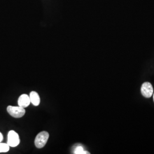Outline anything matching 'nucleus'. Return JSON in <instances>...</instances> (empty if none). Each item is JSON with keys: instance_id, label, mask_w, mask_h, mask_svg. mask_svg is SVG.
<instances>
[{"instance_id": "10", "label": "nucleus", "mask_w": 154, "mask_h": 154, "mask_svg": "<svg viewBox=\"0 0 154 154\" xmlns=\"http://www.w3.org/2000/svg\"><path fill=\"white\" fill-rule=\"evenodd\" d=\"M153 98H154V97H153Z\"/></svg>"}, {"instance_id": "1", "label": "nucleus", "mask_w": 154, "mask_h": 154, "mask_svg": "<svg viewBox=\"0 0 154 154\" xmlns=\"http://www.w3.org/2000/svg\"><path fill=\"white\" fill-rule=\"evenodd\" d=\"M49 138V134L47 131L39 132L36 136L34 144L37 148L42 149L46 145Z\"/></svg>"}, {"instance_id": "5", "label": "nucleus", "mask_w": 154, "mask_h": 154, "mask_svg": "<svg viewBox=\"0 0 154 154\" xmlns=\"http://www.w3.org/2000/svg\"><path fill=\"white\" fill-rule=\"evenodd\" d=\"M31 103L29 95L25 94L21 95L18 99V105L23 108H26Z\"/></svg>"}, {"instance_id": "7", "label": "nucleus", "mask_w": 154, "mask_h": 154, "mask_svg": "<svg viewBox=\"0 0 154 154\" xmlns=\"http://www.w3.org/2000/svg\"><path fill=\"white\" fill-rule=\"evenodd\" d=\"M74 154H90L88 151H85L82 146H79L75 147L74 151Z\"/></svg>"}, {"instance_id": "8", "label": "nucleus", "mask_w": 154, "mask_h": 154, "mask_svg": "<svg viewBox=\"0 0 154 154\" xmlns=\"http://www.w3.org/2000/svg\"><path fill=\"white\" fill-rule=\"evenodd\" d=\"M10 149V146L8 143H1L0 142V153L1 152H6Z\"/></svg>"}, {"instance_id": "2", "label": "nucleus", "mask_w": 154, "mask_h": 154, "mask_svg": "<svg viewBox=\"0 0 154 154\" xmlns=\"http://www.w3.org/2000/svg\"><path fill=\"white\" fill-rule=\"evenodd\" d=\"M8 112L13 117L15 118H20L26 113L25 108L20 106H9L7 107Z\"/></svg>"}, {"instance_id": "3", "label": "nucleus", "mask_w": 154, "mask_h": 154, "mask_svg": "<svg viewBox=\"0 0 154 154\" xmlns=\"http://www.w3.org/2000/svg\"><path fill=\"white\" fill-rule=\"evenodd\" d=\"M20 143V139L18 134L14 130H11L8 134V142L7 143L10 147H17Z\"/></svg>"}, {"instance_id": "4", "label": "nucleus", "mask_w": 154, "mask_h": 154, "mask_svg": "<svg viewBox=\"0 0 154 154\" xmlns=\"http://www.w3.org/2000/svg\"><path fill=\"white\" fill-rule=\"evenodd\" d=\"M141 93L146 98H150L154 93L153 87L149 82L143 83L141 88Z\"/></svg>"}, {"instance_id": "6", "label": "nucleus", "mask_w": 154, "mask_h": 154, "mask_svg": "<svg viewBox=\"0 0 154 154\" xmlns=\"http://www.w3.org/2000/svg\"><path fill=\"white\" fill-rule=\"evenodd\" d=\"M29 97H30L31 103L34 106H38L40 104V102H41L40 97L38 94L37 93L36 91H31L29 94Z\"/></svg>"}, {"instance_id": "9", "label": "nucleus", "mask_w": 154, "mask_h": 154, "mask_svg": "<svg viewBox=\"0 0 154 154\" xmlns=\"http://www.w3.org/2000/svg\"><path fill=\"white\" fill-rule=\"evenodd\" d=\"M3 140V135L2 133L0 132V142H1Z\"/></svg>"}]
</instances>
